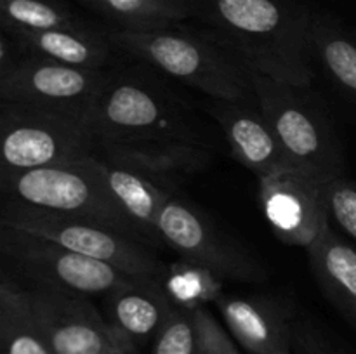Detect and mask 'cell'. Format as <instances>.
<instances>
[{"label":"cell","mask_w":356,"mask_h":354,"mask_svg":"<svg viewBox=\"0 0 356 354\" xmlns=\"http://www.w3.org/2000/svg\"><path fill=\"white\" fill-rule=\"evenodd\" d=\"M214 35L252 71L278 82L309 87L313 71V19L292 0H197Z\"/></svg>","instance_id":"6da1fadb"},{"label":"cell","mask_w":356,"mask_h":354,"mask_svg":"<svg viewBox=\"0 0 356 354\" xmlns=\"http://www.w3.org/2000/svg\"><path fill=\"white\" fill-rule=\"evenodd\" d=\"M179 24L155 30H111L108 35L115 49L211 99L256 97L252 69L238 54L214 33H198Z\"/></svg>","instance_id":"7a4b0ae2"},{"label":"cell","mask_w":356,"mask_h":354,"mask_svg":"<svg viewBox=\"0 0 356 354\" xmlns=\"http://www.w3.org/2000/svg\"><path fill=\"white\" fill-rule=\"evenodd\" d=\"M254 96L277 132L289 162L323 183L346 176L343 144L329 113L309 87L278 82L252 71Z\"/></svg>","instance_id":"3957f363"},{"label":"cell","mask_w":356,"mask_h":354,"mask_svg":"<svg viewBox=\"0 0 356 354\" xmlns=\"http://www.w3.org/2000/svg\"><path fill=\"white\" fill-rule=\"evenodd\" d=\"M94 144L103 141H188L204 144L184 104L139 76L108 73L89 118Z\"/></svg>","instance_id":"277c9868"},{"label":"cell","mask_w":356,"mask_h":354,"mask_svg":"<svg viewBox=\"0 0 356 354\" xmlns=\"http://www.w3.org/2000/svg\"><path fill=\"white\" fill-rule=\"evenodd\" d=\"M0 226L47 238L76 253L101 260L132 276L162 281L167 267L152 246L92 219L59 214L3 198Z\"/></svg>","instance_id":"5b68a950"},{"label":"cell","mask_w":356,"mask_h":354,"mask_svg":"<svg viewBox=\"0 0 356 354\" xmlns=\"http://www.w3.org/2000/svg\"><path fill=\"white\" fill-rule=\"evenodd\" d=\"M0 191L7 200L92 219L143 242L110 194L96 155L82 162L0 176Z\"/></svg>","instance_id":"8992f818"},{"label":"cell","mask_w":356,"mask_h":354,"mask_svg":"<svg viewBox=\"0 0 356 354\" xmlns=\"http://www.w3.org/2000/svg\"><path fill=\"white\" fill-rule=\"evenodd\" d=\"M2 271L26 287L108 295L132 274L47 238L0 226Z\"/></svg>","instance_id":"52a82bcc"},{"label":"cell","mask_w":356,"mask_h":354,"mask_svg":"<svg viewBox=\"0 0 356 354\" xmlns=\"http://www.w3.org/2000/svg\"><path fill=\"white\" fill-rule=\"evenodd\" d=\"M96 155L89 127L33 106L0 101V176Z\"/></svg>","instance_id":"ba28073f"},{"label":"cell","mask_w":356,"mask_h":354,"mask_svg":"<svg viewBox=\"0 0 356 354\" xmlns=\"http://www.w3.org/2000/svg\"><path fill=\"white\" fill-rule=\"evenodd\" d=\"M106 80V69L65 65L26 52L13 71L0 76V101L38 108L89 127Z\"/></svg>","instance_id":"9c48e42d"},{"label":"cell","mask_w":356,"mask_h":354,"mask_svg":"<svg viewBox=\"0 0 356 354\" xmlns=\"http://www.w3.org/2000/svg\"><path fill=\"white\" fill-rule=\"evenodd\" d=\"M163 245L212 276L243 283L268 281L266 267L259 259L222 235L214 222L195 205L172 196L159 221Z\"/></svg>","instance_id":"30bf717a"},{"label":"cell","mask_w":356,"mask_h":354,"mask_svg":"<svg viewBox=\"0 0 356 354\" xmlns=\"http://www.w3.org/2000/svg\"><path fill=\"white\" fill-rule=\"evenodd\" d=\"M23 287L52 354H132L138 349L104 318L89 295Z\"/></svg>","instance_id":"8fae6325"},{"label":"cell","mask_w":356,"mask_h":354,"mask_svg":"<svg viewBox=\"0 0 356 354\" xmlns=\"http://www.w3.org/2000/svg\"><path fill=\"white\" fill-rule=\"evenodd\" d=\"M259 203L273 235L285 245L308 248L330 224L327 183L296 167L261 177Z\"/></svg>","instance_id":"7c38bea8"},{"label":"cell","mask_w":356,"mask_h":354,"mask_svg":"<svg viewBox=\"0 0 356 354\" xmlns=\"http://www.w3.org/2000/svg\"><path fill=\"white\" fill-rule=\"evenodd\" d=\"M222 319L250 354H292L296 312L291 302L273 295L214 297Z\"/></svg>","instance_id":"4fadbf2b"},{"label":"cell","mask_w":356,"mask_h":354,"mask_svg":"<svg viewBox=\"0 0 356 354\" xmlns=\"http://www.w3.org/2000/svg\"><path fill=\"white\" fill-rule=\"evenodd\" d=\"M205 110L225 132L233 156L259 179L291 169L292 163L284 146L259 104L252 106L249 101L211 99Z\"/></svg>","instance_id":"5bb4252c"},{"label":"cell","mask_w":356,"mask_h":354,"mask_svg":"<svg viewBox=\"0 0 356 354\" xmlns=\"http://www.w3.org/2000/svg\"><path fill=\"white\" fill-rule=\"evenodd\" d=\"M96 156L125 167L172 193L181 180L211 165V151L205 144L169 139L96 142Z\"/></svg>","instance_id":"9a60e30c"},{"label":"cell","mask_w":356,"mask_h":354,"mask_svg":"<svg viewBox=\"0 0 356 354\" xmlns=\"http://www.w3.org/2000/svg\"><path fill=\"white\" fill-rule=\"evenodd\" d=\"M174 309V298L153 278L129 276L106 295V319L136 347L155 340Z\"/></svg>","instance_id":"2e32d148"},{"label":"cell","mask_w":356,"mask_h":354,"mask_svg":"<svg viewBox=\"0 0 356 354\" xmlns=\"http://www.w3.org/2000/svg\"><path fill=\"white\" fill-rule=\"evenodd\" d=\"M306 253L323 297L356 330V246L330 222Z\"/></svg>","instance_id":"e0dca14e"},{"label":"cell","mask_w":356,"mask_h":354,"mask_svg":"<svg viewBox=\"0 0 356 354\" xmlns=\"http://www.w3.org/2000/svg\"><path fill=\"white\" fill-rule=\"evenodd\" d=\"M99 165L115 203L134 226L139 238L152 248L163 245L159 221L165 203L174 196L172 191L108 160L99 158Z\"/></svg>","instance_id":"ac0fdd59"},{"label":"cell","mask_w":356,"mask_h":354,"mask_svg":"<svg viewBox=\"0 0 356 354\" xmlns=\"http://www.w3.org/2000/svg\"><path fill=\"white\" fill-rule=\"evenodd\" d=\"M26 52L82 68L106 69L113 44L96 28H61L10 33Z\"/></svg>","instance_id":"d6986e66"},{"label":"cell","mask_w":356,"mask_h":354,"mask_svg":"<svg viewBox=\"0 0 356 354\" xmlns=\"http://www.w3.org/2000/svg\"><path fill=\"white\" fill-rule=\"evenodd\" d=\"M0 346L2 354H52L38 326L28 292L2 271L0 281Z\"/></svg>","instance_id":"ffe728a7"},{"label":"cell","mask_w":356,"mask_h":354,"mask_svg":"<svg viewBox=\"0 0 356 354\" xmlns=\"http://www.w3.org/2000/svg\"><path fill=\"white\" fill-rule=\"evenodd\" d=\"M115 24V30L174 26L197 14V0H79Z\"/></svg>","instance_id":"44dd1931"},{"label":"cell","mask_w":356,"mask_h":354,"mask_svg":"<svg viewBox=\"0 0 356 354\" xmlns=\"http://www.w3.org/2000/svg\"><path fill=\"white\" fill-rule=\"evenodd\" d=\"M313 52L330 82L356 106V35L330 17H315Z\"/></svg>","instance_id":"7402d4cb"},{"label":"cell","mask_w":356,"mask_h":354,"mask_svg":"<svg viewBox=\"0 0 356 354\" xmlns=\"http://www.w3.org/2000/svg\"><path fill=\"white\" fill-rule=\"evenodd\" d=\"M0 28L21 33L92 26L54 0H0Z\"/></svg>","instance_id":"603a6c76"},{"label":"cell","mask_w":356,"mask_h":354,"mask_svg":"<svg viewBox=\"0 0 356 354\" xmlns=\"http://www.w3.org/2000/svg\"><path fill=\"white\" fill-rule=\"evenodd\" d=\"M149 354H198L191 309L176 305L170 318L153 340Z\"/></svg>","instance_id":"cb8c5ba5"},{"label":"cell","mask_w":356,"mask_h":354,"mask_svg":"<svg viewBox=\"0 0 356 354\" xmlns=\"http://www.w3.org/2000/svg\"><path fill=\"white\" fill-rule=\"evenodd\" d=\"M330 222L356 243V183L346 176L327 183Z\"/></svg>","instance_id":"d4e9b609"},{"label":"cell","mask_w":356,"mask_h":354,"mask_svg":"<svg viewBox=\"0 0 356 354\" xmlns=\"http://www.w3.org/2000/svg\"><path fill=\"white\" fill-rule=\"evenodd\" d=\"M190 309L197 333L198 354H240L228 332L204 305H195Z\"/></svg>","instance_id":"484cf974"},{"label":"cell","mask_w":356,"mask_h":354,"mask_svg":"<svg viewBox=\"0 0 356 354\" xmlns=\"http://www.w3.org/2000/svg\"><path fill=\"white\" fill-rule=\"evenodd\" d=\"M292 354H350L334 342L315 319L299 314L292 337Z\"/></svg>","instance_id":"4316f807"},{"label":"cell","mask_w":356,"mask_h":354,"mask_svg":"<svg viewBox=\"0 0 356 354\" xmlns=\"http://www.w3.org/2000/svg\"><path fill=\"white\" fill-rule=\"evenodd\" d=\"M355 35H356V33H355Z\"/></svg>","instance_id":"83f0119b"}]
</instances>
